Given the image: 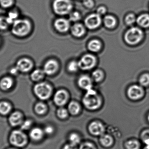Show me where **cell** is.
Wrapping results in <instances>:
<instances>
[{
  "instance_id": "cell-36",
  "label": "cell",
  "mask_w": 149,
  "mask_h": 149,
  "mask_svg": "<svg viewBox=\"0 0 149 149\" xmlns=\"http://www.w3.org/2000/svg\"><path fill=\"white\" fill-rule=\"evenodd\" d=\"M79 67L78 63H76L75 61H72L69 63L68 69L71 72H74L77 70Z\"/></svg>"
},
{
  "instance_id": "cell-11",
  "label": "cell",
  "mask_w": 149,
  "mask_h": 149,
  "mask_svg": "<svg viewBox=\"0 0 149 149\" xmlns=\"http://www.w3.org/2000/svg\"><path fill=\"white\" fill-rule=\"evenodd\" d=\"M144 91L141 86L133 85L129 88L127 91L129 97L132 100H136L141 98L143 95Z\"/></svg>"
},
{
  "instance_id": "cell-30",
  "label": "cell",
  "mask_w": 149,
  "mask_h": 149,
  "mask_svg": "<svg viewBox=\"0 0 149 149\" xmlns=\"http://www.w3.org/2000/svg\"><path fill=\"white\" fill-rule=\"evenodd\" d=\"M17 13L15 12H10L8 14V16L6 17V19L7 22L10 25H11L14 23V22L17 19Z\"/></svg>"
},
{
  "instance_id": "cell-10",
  "label": "cell",
  "mask_w": 149,
  "mask_h": 149,
  "mask_svg": "<svg viewBox=\"0 0 149 149\" xmlns=\"http://www.w3.org/2000/svg\"><path fill=\"white\" fill-rule=\"evenodd\" d=\"M85 24L88 29H95L99 27L101 22V18L98 14H92L85 20Z\"/></svg>"
},
{
  "instance_id": "cell-34",
  "label": "cell",
  "mask_w": 149,
  "mask_h": 149,
  "mask_svg": "<svg viewBox=\"0 0 149 149\" xmlns=\"http://www.w3.org/2000/svg\"><path fill=\"white\" fill-rule=\"evenodd\" d=\"M10 24L7 22L6 17H0V30H6L8 28Z\"/></svg>"
},
{
  "instance_id": "cell-24",
  "label": "cell",
  "mask_w": 149,
  "mask_h": 149,
  "mask_svg": "<svg viewBox=\"0 0 149 149\" xmlns=\"http://www.w3.org/2000/svg\"><path fill=\"white\" fill-rule=\"evenodd\" d=\"M88 49L94 52L99 51L101 48V43L98 40H93L89 42L88 45Z\"/></svg>"
},
{
  "instance_id": "cell-23",
  "label": "cell",
  "mask_w": 149,
  "mask_h": 149,
  "mask_svg": "<svg viewBox=\"0 0 149 149\" xmlns=\"http://www.w3.org/2000/svg\"><path fill=\"white\" fill-rule=\"evenodd\" d=\"M100 142L105 147H109L113 143V138L109 135H102L101 137Z\"/></svg>"
},
{
  "instance_id": "cell-18",
  "label": "cell",
  "mask_w": 149,
  "mask_h": 149,
  "mask_svg": "<svg viewBox=\"0 0 149 149\" xmlns=\"http://www.w3.org/2000/svg\"><path fill=\"white\" fill-rule=\"evenodd\" d=\"M136 23L140 27L143 28L149 27V14L143 13L139 15L136 19Z\"/></svg>"
},
{
  "instance_id": "cell-3",
  "label": "cell",
  "mask_w": 149,
  "mask_h": 149,
  "mask_svg": "<svg viewBox=\"0 0 149 149\" xmlns=\"http://www.w3.org/2000/svg\"><path fill=\"white\" fill-rule=\"evenodd\" d=\"M124 38L125 41L129 44H137L143 38V32L138 27H132L126 32Z\"/></svg>"
},
{
  "instance_id": "cell-2",
  "label": "cell",
  "mask_w": 149,
  "mask_h": 149,
  "mask_svg": "<svg viewBox=\"0 0 149 149\" xmlns=\"http://www.w3.org/2000/svg\"><path fill=\"white\" fill-rule=\"evenodd\" d=\"M83 102L87 108L93 110L98 109L101 102L96 92L91 88L87 90V93L83 97Z\"/></svg>"
},
{
  "instance_id": "cell-15",
  "label": "cell",
  "mask_w": 149,
  "mask_h": 149,
  "mask_svg": "<svg viewBox=\"0 0 149 149\" xmlns=\"http://www.w3.org/2000/svg\"><path fill=\"white\" fill-rule=\"evenodd\" d=\"M54 25L58 31L64 32L69 29L70 24L68 20L63 18H59L56 20Z\"/></svg>"
},
{
  "instance_id": "cell-5",
  "label": "cell",
  "mask_w": 149,
  "mask_h": 149,
  "mask_svg": "<svg viewBox=\"0 0 149 149\" xmlns=\"http://www.w3.org/2000/svg\"><path fill=\"white\" fill-rule=\"evenodd\" d=\"M34 93L37 97L41 100H45L50 96L52 88L50 86L44 82L38 83L34 86Z\"/></svg>"
},
{
  "instance_id": "cell-29",
  "label": "cell",
  "mask_w": 149,
  "mask_h": 149,
  "mask_svg": "<svg viewBox=\"0 0 149 149\" xmlns=\"http://www.w3.org/2000/svg\"><path fill=\"white\" fill-rule=\"evenodd\" d=\"M137 17L134 13H130L125 17V22L128 25H133L136 22Z\"/></svg>"
},
{
  "instance_id": "cell-50",
  "label": "cell",
  "mask_w": 149,
  "mask_h": 149,
  "mask_svg": "<svg viewBox=\"0 0 149 149\" xmlns=\"http://www.w3.org/2000/svg\"><path fill=\"white\" fill-rule=\"evenodd\" d=\"M15 149V148H10V149Z\"/></svg>"
},
{
  "instance_id": "cell-13",
  "label": "cell",
  "mask_w": 149,
  "mask_h": 149,
  "mask_svg": "<svg viewBox=\"0 0 149 149\" xmlns=\"http://www.w3.org/2000/svg\"><path fill=\"white\" fill-rule=\"evenodd\" d=\"M89 130L94 135H102L105 131V128L102 123L99 122H93L89 125Z\"/></svg>"
},
{
  "instance_id": "cell-12",
  "label": "cell",
  "mask_w": 149,
  "mask_h": 149,
  "mask_svg": "<svg viewBox=\"0 0 149 149\" xmlns=\"http://www.w3.org/2000/svg\"><path fill=\"white\" fill-rule=\"evenodd\" d=\"M15 81L11 75L3 76L0 79V89L3 92H8L14 86Z\"/></svg>"
},
{
  "instance_id": "cell-14",
  "label": "cell",
  "mask_w": 149,
  "mask_h": 149,
  "mask_svg": "<svg viewBox=\"0 0 149 149\" xmlns=\"http://www.w3.org/2000/svg\"><path fill=\"white\" fill-rule=\"evenodd\" d=\"M68 99L67 93L63 90L58 91L55 94L54 100L58 106H62L66 103Z\"/></svg>"
},
{
  "instance_id": "cell-37",
  "label": "cell",
  "mask_w": 149,
  "mask_h": 149,
  "mask_svg": "<svg viewBox=\"0 0 149 149\" xmlns=\"http://www.w3.org/2000/svg\"><path fill=\"white\" fill-rule=\"evenodd\" d=\"M57 115L58 117L61 119H65L68 116V112L66 109L62 108L58 110Z\"/></svg>"
},
{
  "instance_id": "cell-45",
  "label": "cell",
  "mask_w": 149,
  "mask_h": 149,
  "mask_svg": "<svg viewBox=\"0 0 149 149\" xmlns=\"http://www.w3.org/2000/svg\"><path fill=\"white\" fill-rule=\"evenodd\" d=\"M106 11V9L104 7H101L99 8L97 10V13L98 15H104Z\"/></svg>"
},
{
  "instance_id": "cell-39",
  "label": "cell",
  "mask_w": 149,
  "mask_h": 149,
  "mask_svg": "<svg viewBox=\"0 0 149 149\" xmlns=\"http://www.w3.org/2000/svg\"><path fill=\"white\" fill-rule=\"evenodd\" d=\"M9 72L10 75L12 76H17L20 73L19 70H18L15 65V66H12L9 69Z\"/></svg>"
},
{
  "instance_id": "cell-1",
  "label": "cell",
  "mask_w": 149,
  "mask_h": 149,
  "mask_svg": "<svg viewBox=\"0 0 149 149\" xmlns=\"http://www.w3.org/2000/svg\"><path fill=\"white\" fill-rule=\"evenodd\" d=\"M11 32L13 35L19 38L24 37L29 35L31 24L28 20L17 19L12 24Z\"/></svg>"
},
{
  "instance_id": "cell-44",
  "label": "cell",
  "mask_w": 149,
  "mask_h": 149,
  "mask_svg": "<svg viewBox=\"0 0 149 149\" xmlns=\"http://www.w3.org/2000/svg\"><path fill=\"white\" fill-rule=\"evenodd\" d=\"M44 131L46 134H51L54 132V129L52 126H47L45 129Z\"/></svg>"
},
{
  "instance_id": "cell-7",
  "label": "cell",
  "mask_w": 149,
  "mask_h": 149,
  "mask_svg": "<svg viewBox=\"0 0 149 149\" xmlns=\"http://www.w3.org/2000/svg\"><path fill=\"white\" fill-rule=\"evenodd\" d=\"M16 66L20 73H25L29 72L33 67V63L29 58L22 57L17 61Z\"/></svg>"
},
{
  "instance_id": "cell-20",
  "label": "cell",
  "mask_w": 149,
  "mask_h": 149,
  "mask_svg": "<svg viewBox=\"0 0 149 149\" xmlns=\"http://www.w3.org/2000/svg\"><path fill=\"white\" fill-rule=\"evenodd\" d=\"M43 131L38 127L32 129L30 132V136L31 139L35 141L41 140L43 137Z\"/></svg>"
},
{
  "instance_id": "cell-41",
  "label": "cell",
  "mask_w": 149,
  "mask_h": 149,
  "mask_svg": "<svg viewBox=\"0 0 149 149\" xmlns=\"http://www.w3.org/2000/svg\"><path fill=\"white\" fill-rule=\"evenodd\" d=\"M79 149H96L94 145L89 143H85L81 145Z\"/></svg>"
},
{
  "instance_id": "cell-27",
  "label": "cell",
  "mask_w": 149,
  "mask_h": 149,
  "mask_svg": "<svg viewBox=\"0 0 149 149\" xmlns=\"http://www.w3.org/2000/svg\"><path fill=\"white\" fill-rule=\"evenodd\" d=\"M35 110L36 113L38 114L42 115L47 111V107L44 103L38 102L35 106Z\"/></svg>"
},
{
  "instance_id": "cell-49",
  "label": "cell",
  "mask_w": 149,
  "mask_h": 149,
  "mask_svg": "<svg viewBox=\"0 0 149 149\" xmlns=\"http://www.w3.org/2000/svg\"><path fill=\"white\" fill-rule=\"evenodd\" d=\"M1 38H0V45H1Z\"/></svg>"
},
{
  "instance_id": "cell-17",
  "label": "cell",
  "mask_w": 149,
  "mask_h": 149,
  "mask_svg": "<svg viewBox=\"0 0 149 149\" xmlns=\"http://www.w3.org/2000/svg\"><path fill=\"white\" fill-rule=\"evenodd\" d=\"M13 106L10 102L7 100L0 101V114L6 116L12 112Z\"/></svg>"
},
{
  "instance_id": "cell-25",
  "label": "cell",
  "mask_w": 149,
  "mask_h": 149,
  "mask_svg": "<svg viewBox=\"0 0 149 149\" xmlns=\"http://www.w3.org/2000/svg\"><path fill=\"white\" fill-rule=\"evenodd\" d=\"M105 26L108 28H113L116 24V20L114 17L111 16H107L104 19Z\"/></svg>"
},
{
  "instance_id": "cell-31",
  "label": "cell",
  "mask_w": 149,
  "mask_h": 149,
  "mask_svg": "<svg viewBox=\"0 0 149 149\" xmlns=\"http://www.w3.org/2000/svg\"><path fill=\"white\" fill-rule=\"evenodd\" d=\"M70 143L76 146L80 142V138L79 135L76 133H72L71 134L69 137Z\"/></svg>"
},
{
  "instance_id": "cell-33",
  "label": "cell",
  "mask_w": 149,
  "mask_h": 149,
  "mask_svg": "<svg viewBox=\"0 0 149 149\" xmlns=\"http://www.w3.org/2000/svg\"><path fill=\"white\" fill-rule=\"evenodd\" d=\"M103 74L102 72L100 70H96L92 73V77L95 81H99L102 79Z\"/></svg>"
},
{
  "instance_id": "cell-4",
  "label": "cell",
  "mask_w": 149,
  "mask_h": 149,
  "mask_svg": "<svg viewBox=\"0 0 149 149\" xmlns=\"http://www.w3.org/2000/svg\"><path fill=\"white\" fill-rule=\"evenodd\" d=\"M10 143L15 147L22 148L28 143L27 135L20 130H15L10 134L9 138Z\"/></svg>"
},
{
  "instance_id": "cell-43",
  "label": "cell",
  "mask_w": 149,
  "mask_h": 149,
  "mask_svg": "<svg viewBox=\"0 0 149 149\" xmlns=\"http://www.w3.org/2000/svg\"><path fill=\"white\" fill-rule=\"evenodd\" d=\"M84 5L87 8H91L93 6V0H83Z\"/></svg>"
},
{
  "instance_id": "cell-8",
  "label": "cell",
  "mask_w": 149,
  "mask_h": 149,
  "mask_svg": "<svg viewBox=\"0 0 149 149\" xmlns=\"http://www.w3.org/2000/svg\"><path fill=\"white\" fill-rule=\"evenodd\" d=\"M96 63L95 58L91 55H86L83 56L78 63L79 66L84 70H90L95 65Z\"/></svg>"
},
{
  "instance_id": "cell-9",
  "label": "cell",
  "mask_w": 149,
  "mask_h": 149,
  "mask_svg": "<svg viewBox=\"0 0 149 149\" xmlns=\"http://www.w3.org/2000/svg\"><path fill=\"white\" fill-rule=\"evenodd\" d=\"M8 121L10 124L13 127L21 126L24 121L22 113L19 111L11 112L10 114Z\"/></svg>"
},
{
  "instance_id": "cell-6",
  "label": "cell",
  "mask_w": 149,
  "mask_h": 149,
  "mask_svg": "<svg viewBox=\"0 0 149 149\" xmlns=\"http://www.w3.org/2000/svg\"><path fill=\"white\" fill-rule=\"evenodd\" d=\"M53 8L55 12L58 15H66L70 12L72 4L70 0H55Z\"/></svg>"
},
{
  "instance_id": "cell-22",
  "label": "cell",
  "mask_w": 149,
  "mask_h": 149,
  "mask_svg": "<svg viewBox=\"0 0 149 149\" xmlns=\"http://www.w3.org/2000/svg\"><path fill=\"white\" fill-rule=\"evenodd\" d=\"M44 73V71L42 70L38 69L35 70L31 74V78L33 81H38L43 78Z\"/></svg>"
},
{
  "instance_id": "cell-40",
  "label": "cell",
  "mask_w": 149,
  "mask_h": 149,
  "mask_svg": "<svg viewBox=\"0 0 149 149\" xmlns=\"http://www.w3.org/2000/svg\"><path fill=\"white\" fill-rule=\"evenodd\" d=\"M13 0H0V4L3 8H8L13 4Z\"/></svg>"
},
{
  "instance_id": "cell-26",
  "label": "cell",
  "mask_w": 149,
  "mask_h": 149,
  "mask_svg": "<svg viewBox=\"0 0 149 149\" xmlns=\"http://www.w3.org/2000/svg\"><path fill=\"white\" fill-rule=\"evenodd\" d=\"M141 144L136 140H129L126 143L127 149H140Z\"/></svg>"
},
{
  "instance_id": "cell-38",
  "label": "cell",
  "mask_w": 149,
  "mask_h": 149,
  "mask_svg": "<svg viewBox=\"0 0 149 149\" xmlns=\"http://www.w3.org/2000/svg\"><path fill=\"white\" fill-rule=\"evenodd\" d=\"M32 125V121L30 120H24L21 124V127L23 130H27L31 127Z\"/></svg>"
},
{
  "instance_id": "cell-28",
  "label": "cell",
  "mask_w": 149,
  "mask_h": 149,
  "mask_svg": "<svg viewBox=\"0 0 149 149\" xmlns=\"http://www.w3.org/2000/svg\"><path fill=\"white\" fill-rule=\"evenodd\" d=\"M69 110L72 115H76L79 112L80 107L78 103L74 102H72L69 104Z\"/></svg>"
},
{
  "instance_id": "cell-48",
  "label": "cell",
  "mask_w": 149,
  "mask_h": 149,
  "mask_svg": "<svg viewBox=\"0 0 149 149\" xmlns=\"http://www.w3.org/2000/svg\"><path fill=\"white\" fill-rule=\"evenodd\" d=\"M148 121L149 122V114L148 115Z\"/></svg>"
},
{
  "instance_id": "cell-21",
  "label": "cell",
  "mask_w": 149,
  "mask_h": 149,
  "mask_svg": "<svg viewBox=\"0 0 149 149\" xmlns=\"http://www.w3.org/2000/svg\"><path fill=\"white\" fill-rule=\"evenodd\" d=\"M72 33L76 37L81 36L85 33L84 27L80 24H76L72 28Z\"/></svg>"
},
{
  "instance_id": "cell-16",
  "label": "cell",
  "mask_w": 149,
  "mask_h": 149,
  "mask_svg": "<svg viewBox=\"0 0 149 149\" xmlns=\"http://www.w3.org/2000/svg\"><path fill=\"white\" fill-rule=\"evenodd\" d=\"M58 63L54 60H49L46 62L44 67V72L48 74H54L57 70Z\"/></svg>"
},
{
  "instance_id": "cell-47",
  "label": "cell",
  "mask_w": 149,
  "mask_h": 149,
  "mask_svg": "<svg viewBox=\"0 0 149 149\" xmlns=\"http://www.w3.org/2000/svg\"><path fill=\"white\" fill-rule=\"evenodd\" d=\"M143 149H149V145H146V147Z\"/></svg>"
},
{
  "instance_id": "cell-19",
  "label": "cell",
  "mask_w": 149,
  "mask_h": 149,
  "mask_svg": "<svg viewBox=\"0 0 149 149\" xmlns=\"http://www.w3.org/2000/svg\"><path fill=\"white\" fill-rule=\"evenodd\" d=\"M78 84L81 88L86 90H88L92 88V84L91 79L86 75L81 76L79 79Z\"/></svg>"
},
{
  "instance_id": "cell-46",
  "label": "cell",
  "mask_w": 149,
  "mask_h": 149,
  "mask_svg": "<svg viewBox=\"0 0 149 149\" xmlns=\"http://www.w3.org/2000/svg\"><path fill=\"white\" fill-rule=\"evenodd\" d=\"M63 149H77V148H76V146L70 143V144L65 145Z\"/></svg>"
},
{
  "instance_id": "cell-35",
  "label": "cell",
  "mask_w": 149,
  "mask_h": 149,
  "mask_svg": "<svg viewBox=\"0 0 149 149\" xmlns=\"http://www.w3.org/2000/svg\"><path fill=\"white\" fill-rule=\"evenodd\" d=\"M141 139L146 145H149V130H146L142 132Z\"/></svg>"
},
{
  "instance_id": "cell-32",
  "label": "cell",
  "mask_w": 149,
  "mask_h": 149,
  "mask_svg": "<svg viewBox=\"0 0 149 149\" xmlns=\"http://www.w3.org/2000/svg\"><path fill=\"white\" fill-rule=\"evenodd\" d=\"M139 82L141 86H147L149 85V74L148 73L142 75L139 79Z\"/></svg>"
},
{
  "instance_id": "cell-42",
  "label": "cell",
  "mask_w": 149,
  "mask_h": 149,
  "mask_svg": "<svg viewBox=\"0 0 149 149\" xmlns=\"http://www.w3.org/2000/svg\"><path fill=\"white\" fill-rule=\"evenodd\" d=\"M70 19L73 22L78 21L80 18L79 14L77 12H74L70 15Z\"/></svg>"
}]
</instances>
